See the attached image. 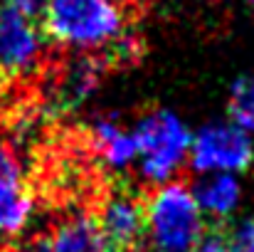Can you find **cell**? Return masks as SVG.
Segmentation results:
<instances>
[{
    "label": "cell",
    "mask_w": 254,
    "mask_h": 252,
    "mask_svg": "<svg viewBox=\"0 0 254 252\" xmlns=\"http://www.w3.org/2000/svg\"><path fill=\"white\" fill-rule=\"evenodd\" d=\"M126 12L116 0H45L42 27L62 50L101 52L126 30Z\"/></svg>",
    "instance_id": "1"
},
{
    "label": "cell",
    "mask_w": 254,
    "mask_h": 252,
    "mask_svg": "<svg viewBox=\"0 0 254 252\" xmlns=\"http://www.w3.org/2000/svg\"><path fill=\"white\" fill-rule=\"evenodd\" d=\"M146 238L153 252H192L205 238V215L192 188L168 180L146 198Z\"/></svg>",
    "instance_id": "2"
},
{
    "label": "cell",
    "mask_w": 254,
    "mask_h": 252,
    "mask_svg": "<svg viewBox=\"0 0 254 252\" xmlns=\"http://www.w3.org/2000/svg\"><path fill=\"white\" fill-rule=\"evenodd\" d=\"M133 134L138 144L141 175L151 185L168 183L190 156L192 134L185 121L170 109L143 114L136 121Z\"/></svg>",
    "instance_id": "3"
},
{
    "label": "cell",
    "mask_w": 254,
    "mask_h": 252,
    "mask_svg": "<svg viewBox=\"0 0 254 252\" xmlns=\"http://www.w3.org/2000/svg\"><path fill=\"white\" fill-rule=\"evenodd\" d=\"M45 77L40 89V101L45 114H62L79 109L84 101L91 99L96 86L101 82L104 72L111 70L101 52H79L72 60L45 65Z\"/></svg>",
    "instance_id": "4"
},
{
    "label": "cell",
    "mask_w": 254,
    "mask_h": 252,
    "mask_svg": "<svg viewBox=\"0 0 254 252\" xmlns=\"http://www.w3.org/2000/svg\"><path fill=\"white\" fill-rule=\"evenodd\" d=\"M190 168L197 173H242L252 166L254 144L235 121L205 124L190 144Z\"/></svg>",
    "instance_id": "5"
},
{
    "label": "cell",
    "mask_w": 254,
    "mask_h": 252,
    "mask_svg": "<svg viewBox=\"0 0 254 252\" xmlns=\"http://www.w3.org/2000/svg\"><path fill=\"white\" fill-rule=\"evenodd\" d=\"M146 195L133 193L124 185L101 188L94 200V220L106 245L121 252L136 250L146 238Z\"/></svg>",
    "instance_id": "6"
},
{
    "label": "cell",
    "mask_w": 254,
    "mask_h": 252,
    "mask_svg": "<svg viewBox=\"0 0 254 252\" xmlns=\"http://www.w3.org/2000/svg\"><path fill=\"white\" fill-rule=\"evenodd\" d=\"M45 62V45L35 20L5 5L0 10V72L10 80H35Z\"/></svg>",
    "instance_id": "7"
},
{
    "label": "cell",
    "mask_w": 254,
    "mask_h": 252,
    "mask_svg": "<svg viewBox=\"0 0 254 252\" xmlns=\"http://www.w3.org/2000/svg\"><path fill=\"white\" fill-rule=\"evenodd\" d=\"M94 159H101L111 170H124L138 159L136 134L119 124L114 116H99L84 131Z\"/></svg>",
    "instance_id": "8"
},
{
    "label": "cell",
    "mask_w": 254,
    "mask_h": 252,
    "mask_svg": "<svg viewBox=\"0 0 254 252\" xmlns=\"http://www.w3.org/2000/svg\"><path fill=\"white\" fill-rule=\"evenodd\" d=\"M50 252H99L106 240L94 220L91 213H69L55 223L52 233L47 235Z\"/></svg>",
    "instance_id": "9"
},
{
    "label": "cell",
    "mask_w": 254,
    "mask_h": 252,
    "mask_svg": "<svg viewBox=\"0 0 254 252\" xmlns=\"http://www.w3.org/2000/svg\"><path fill=\"white\" fill-rule=\"evenodd\" d=\"M202 215L212 220H227L235 215L242 200V185L232 173H205L192 188Z\"/></svg>",
    "instance_id": "10"
},
{
    "label": "cell",
    "mask_w": 254,
    "mask_h": 252,
    "mask_svg": "<svg viewBox=\"0 0 254 252\" xmlns=\"http://www.w3.org/2000/svg\"><path fill=\"white\" fill-rule=\"evenodd\" d=\"M35 215V195L25 183L0 190V238H20Z\"/></svg>",
    "instance_id": "11"
},
{
    "label": "cell",
    "mask_w": 254,
    "mask_h": 252,
    "mask_svg": "<svg viewBox=\"0 0 254 252\" xmlns=\"http://www.w3.org/2000/svg\"><path fill=\"white\" fill-rule=\"evenodd\" d=\"M230 121L254 134V75H245L230 86Z\"/></svg>",
    "instance_id": "12"
},
{
    "label": "cell",
    "mask_w": 254,
    "mask_h": 252,
    "mask_svg": "<svg viewBox=\"0 0 254 252\" xmlns=\"http://www.w3.org/2000/svg\"><path fill=\"white\" fill-rule=\"evenodd\" d=\"M222 235L227 252H254V218H242L232 223Z\"/></svg>",
    "instance_id": "13"
},
{
    "label": "cell",
    "mask_w": 254,
    "mask_h": 252,
    "mask_svg": "<svg viewBox=\"0 0 254 252\" xmlns=\"http://www.w3.org/2000/svg\"><path fill=\"white\" fill-rule=\"evenodd\" d=\"M22 183V166L12 146H0V190Z\"/></svg>",
    "instance_id": "14"
},
{
    "label": "cell",
    "mask_w": 254,
    "mask_h": 252,
    "mask_svg": "<svg viewBox=\"0 0 254 252\" xmlns=\"http://www.w3.org/2000/svg\"><path fill=\"white\" fill-rule=\"evenodd\" d=\"M5 5L22 12V15H27L30 20L42 17V10H45V0H5Z\"/></svg>",
    "instance_id": "15"
},
{
    "label": "cell",
    "mask_w": 254,
    "mask_h": 252,
    "mask_svg": "<svg viewBox=\"0 0 254 252\" xmlns=\"http://www.w3.org/2000/svg\"><path fill=\"white\" fill-rule=\"evenodd\" d=\"M192 252H227V245H225V235L217 230V233H207L195 248Z\"/></svg>",
    "instance_id": "16"
},
{
    "label": "cell",
    "mask_w": 254,
    "mask_h": 252,
    "mask_svg": "<svg viewBox=\"0 0 254 252\" xmlns=\"http://www.w3.org/2000/svg\"><path fill=\"white\" fill-rule=\"evenodd\" d=\"M20 252H50V245H47V238H37L35 243H30L25 250Z\"/></svg>",
    "instance_id": "17"
},
{
    "label": "cell",
    "mask_w": 254,
    "mask_h": 252,
    "mask_svg": "<svg viewBox=\"0 0 254 252\" xmlns=\"http://www.w3.org/2000/svg\"><path fill=\"white\" fill-rule=\"evenodd\" d=\"M99 252H121V250H116V248H111V245H104Z\"/></svg>",
    "instance_id": "18"
},
{
    "label": "cell",
    "mask_w": 254,
    "mask_h": 252,
    "mask_svg": "<svg viewBox=\"0 0 254 252\" xmlns=\"http://www.w3.org/2000/svg\"><path fill=\"white\" fill-rule=\"evenodd\" d=\"M247 2H250V5H254V0H247Z\"/></svg>",
    "instance_id": "19"
},
{
    "label": "cell",
    "mask_w": 254,
    "mask_h": 252,
    "mask_svg": "<svg viewBox=\"0 0 254 252\" xmlns=\"http://www.w3.org/2000/svg\"><path fill=\"white\" fill-rule=\"evenodd\" d=\"M0 75H2V72H0Z\"/></svg>",
    "instance_id": "20"
}]
</instances>
